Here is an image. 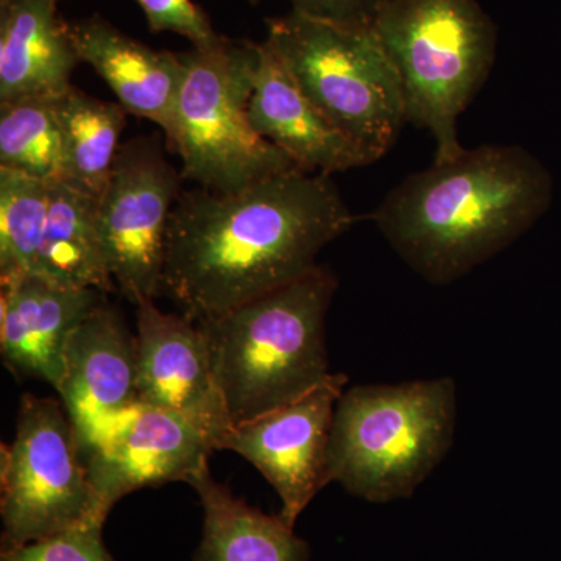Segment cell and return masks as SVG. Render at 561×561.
<instances>
[{"mask_svg":"<svg viewBox=\"0 0 561 561\" xmlns=\"http://www.w3.org/2000/svg\"><path fill=\"white\" fill-rule=\"evenodd\" d=\"M356 221L331 176L300 169L231 194L181 192L164 290L191 320L219 316L311 273Z\"/></svg>","mask_w":561,"mask_h":561,"instance_id":"obj_1","label":"cell"},{"mask_svg":"<svg viewBox=\"0 0 561 561\" xmlns=\"http://www.w3.org/2000/svg\"><path fill=\"white\" fill-rule=\"evenodd\" d=\"M551 197V176L534 154L489 144L412 173L368 219L416 275L448 286L522 238Z\"/></svg>","mask_w":561,"mask_h":561,"instance_id":"obj_2","label":"cell"},{"mask_svg":"<svg viewBox=\"0 0 561 561\" xmlns=\"http://www.w3.org/2000/svg\"><path fill=\"white\" fill-rule=\"evenodd\" d=\"M337 290L323 265L219 316L195 321L232 426L284 408L330 379L327 316Z\"/></svg>","mask_w":561,"mask_h":561,"instance_id":"obj_3","label":"cell"},{"mask_svg":"<svg viewBox=\"0 0 561 561\" xmlns=\"http://www.w3.org/2000/svg\"><path fill=\"white\" fill-rule=\"evenodd\" d=\"M457 408L449 376L345 389L328 445L330 483L375 504L409 500L451 451Z\"/></svg>","mask_w":561,"mask_h":561,"instance_id":"obj_4","label":"cell"},{"mask_svg":"<svg viewBox=\"0 0 561 561\" xmlns=\"http://www.w3.org/2000/svg\"><path fill=\"white\" fill-rule=\"evenodd\" d=\"M404 94L405 124L426 130L434 162L459 158V119L496 61L497 32L478 0H389L373 24Z\"/></svg>","mask_w":561,"mask_h":561,"instance_id":"obj_5","label":"cell"},{"mask_svg":"<svg viewBox=\"0 0 561 561\" xmlns=\"http://www.w3.org/2000/svg\"><path fill=\"white\" fill-rule=\"evenodd\" d=\"M261 43L220 36L181 54L184 72L168 147L181 176L203 190L239 192L297 165L262 138L249 117Z\"/></svg>","mask_w":561,"mask_h":561,"instance_id":"obj_6","label":"cell"},{"mask_svg":"<svg viewBox=\"0 0 561 561\" xmlns=\"http://www.w3.org/2000/svg\"><path fill=\"white\" fill-rule=\"evenodd\" d=\"M295 83L354 142L381 160L405 124L400 73L373 27H346L291 10L264 41Z\"/></svg>","mask_w":561,"mask_h":561,"instance_id":"obj_7","label":"cell"},{"mask_svg":"<svg viewBox=\"0 0 561 561\" xmlns=\"http://www.w3.org/2000/svg\"><path fill=\"white\" fill-rule=\"evenodd\" d=\"M2 549L105 523L68 412L54 398L22 394L16 434L0 459Z\"/></svg>","mask_w":561,"mask_h":561,"instance_id":"obj_8","label":"cell"},{"mask_svg":"<svg viewBox=\"0 0 561 561\" xmlns=\"http://www.w3.org/2000/svg\"><path fill=\"white\" fill-rule=\"evenodd\" d=\"M181 180L160 140L140 136L121 146L99 198V232L111 276L133 305L154 301L164 289L165 245Z\"/></svg>","mask_w":561,"mask_h":561,"instance_id":"obj_9","label":"cell"},{"mask_svg":"<svg viewBox=\"0 0 561 561\" xmlns=\"http://www.w3.org/2000/svg\"><path fill=\"white\" fill-rule=\"evenodd\" d=\"M346 383L348 376L335 373L300 400L236 424L217 446L239 454L261 471L278 493L280 518L291 527L330 483L328 445L335 405Z\"/></svg>","mask_w":561,"mask_h":561,"instance_id":"obj_10","label":"cell"},{"mask_svg":"<svg viewBox=\"0 0 561 561\" xmlns=\"http://www.w3.org/2000/svg\"><path fill=\"white\" fill-rule=\"evenodd\" d=\"M213 440L190 421L136 402L83 454L99 512L146 486L187 482L208 465Z\"/></svg>","mask_w":561,"mask_h":561,"instance_id":"obj_11","label":"cell"},{"mask_svg":"<svg viewBox=\"0 0 561 561\" xmlns=\"http://www.w3.org/2000/svg\"><path fill=\"white\" fill-rule=\"evenodd\" d=\"M136 308L138 402L190 421L217 449L232 423L201 328L190 317L162 312L154 301Z\"/></svg>","mask_w":561,"mask_h":561,"instance_id":"obj_12","label":"cell"},{"mask_svg":"<svg viewBox=\"0 0 561 561\" xmlns=\"http://www.w3.org/2000/svg\"><path fill=\"white\" fill-rule=\"evenodd\" d=\"M81 454L138 402V353L121 313L99 305L77 324L65 351L58 389Z\"/></svg>","mask_w":561,"mask_h":561,"instance_id":"obj_13","label":"cell"},{"mask_svg":"<svg viewBox=\"0 0 561 561\" xmlns=\"http://www.w3.org/2000/svg\"><path fill=\"white\" fill-rule=\"evenodd\" d=\"M249 117L254 130L300 171L331 176L376 162L306 98L265 43H261Z\"/></svg>","mask_w":561,"mask_h":561,"instance_id":"obj_14","label":"cell"},{"mask_svg":"<svg viewBox=\"0 0 561 561\" xmlns=\"http://www.w3.org/2000/svg\"><path fill=\"white\" fill-rule=\"evenodd\" d=\"M98 289L58 287L38 276L0 284V353L18 376H33L58 391L72 331L105 301Z\"/></svg>","mask_w":561,"mask_h":561,"instance_id":"obj_15","label":"cell"},{"mask_svg":"<svg viewBox=\"0 0 561 561\" xmlns=\"http://www.w3.org/2000/svg\"><path fill=\"white\" fill-rule=\"evenodd\" d=\"M80 62H87L133 114L171 131L184 66L180 55L154 50L101 16L70 24Z\"/></svg>","mask_w":561,"mask_h":561,"instance_id":"obj_16","label":"cell"},{"mask_svg":"<svg viewBox=\"0 0 561 561\" xmlns=\"http://www.w3.org/2000/svg\"><path fill=\"white\" fill-rule=\"evenodd\" d=\"M79 62L57 0H0V103L58 98Z\"/></svg>","mask_w":561,"mask_h":561,"instance_id":"obj_17","label":"cell"},{"mask_svg":"<svg viewBox=\"0 0 561 561\" xmlns=\"http://www.w3.org/2000/svg\"><path fill=\"white\" fill-rule=\"evenodd\" d=\"M203 507V535L194 561H309L308 541L280 515L250 507L214 481L208 465L187 481Z\"/></svg>","mask_w":561,"mask_h":561,"instance_id":"obj_18","label":"cell"},{"mask_svg":"<svg viewBox=\"0 0 561 561\" xmlns=\"http://www.w3.org/2000/svg\"><path fill=\"white\" fill-rule=\"evenodd\" d=\"M99 198L66 183H50L49 216L33 276L68 289L116 287L99 232Z\"/></svg>","mask_w":561,"mask_h":561,"instance_id":"obj_19","label":"cell"},{"mask_svg":"<svg viewBox=\"0 0 561 561\" xmlns=\"http://www.w3.org/2000/svg\"><path fill=\"white\" fill-rule=\"evenodd\" d=\"M62 140L60 181L101 198L121 150L127 111L70 87L55 98Z\"/></svg>","mask_w":561,"mask_h":561,"instance_id":"obj_20","label":"cell"},{"mask_svg":"<svg viewBox=\"0 0 561 561\" xmlns=\"http://www.w3.org/2000/svg\"><path fill=\"white\" fill-rule=\"evenodd\" d=\"M0 169L54 183L62 175V140L55 98L0 103Z\"/></svg>","mask_w":561,"mask_h":561,"instance_id":"obj_21","label":"cell"},{"mask_svg":"<svg viewBox=\"0 0 561 561\" xmlns=\"http://www.w3.org/2000/svg\"><path fill=\"white\" fill-rule=\"evenodd\" d=\"M49 201L50 183L0 169V284L35 273Z\"/></svg>","mask_w":561,"mask_h":561,"instance_id":"obj_22","label":"cell"},{"mask_svg":"<svg viewBox=\"0 0 561 561\" xmlns=\"http://www.w3.org/2000/svg\"><path fill=\"white\" fill-rule=\"evenodd\" d=\"M103 524H81L44 540L2 549L0 561H116L103 542Z\"/></svg>","mask_w":561,"mask_h":561,"instance_id":"obj_23","label":"cell"},{"mask_svg":"<svg viewBox=\"0 0 561 561\" xmlns=\"http://www.w3.org/2000/svg\"><path fill=\"white\" fill-rule=\"evenodd\" d=\"M146 14L151 32H173L194 47L209 46L220 38L209 18L192 0H136Z\"/></svg>","mask_w":561,"mask_h":561,"instance_id":"obj_24","label":"cell"},{"mask_svg":"<svg viewBox=\"0 0 561 561\" xmlns=\"http://www.w3.org/2000/svg\"><path fill=\"white\" fill-rule=\"evenodd\" d=\"M291 10L313 20L346 25L373 27L376 18L389 0H289Z\"/></svg>","mask_w":561,"mask_h":561,"instance_id":"obj_25","label":"cell"},{"mask_svg":"<svg viewBox=\"0 0 561 561\" xmlns=\"http://www.w3.org/2000/svg\"><path fill=\"white\" fill-rule=\"evenodd\" d=\"M250 3H260L261 0H249Z\"/></svg>","mask_w":561,"mask_h":561,"instance_id":"obj_26","label":"cell"}]
</instances>
